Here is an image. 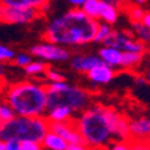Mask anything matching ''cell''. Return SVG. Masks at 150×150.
Here are the masks:
<instances>
[{
    "label": "cell",
    "instance_id": "9a60e30c",
    "mask_svg": "<svg viewBox=\"0 0 150 150\" xmlns=\"http://www.w3.org/2000/svg\"><path fill=\"white\" fill-rule=\"evenodd\" d=\"M3 7H23V8H37L43 11L49 6L50 0H0Z\"/></svg>",
    "mask_w": 150,
    "mask_h": 150
},
{
    "label": "cell",
    "instance_id": "9c48e42d",
    "mask_svg": "<svg viewBox=\"0 0 150 150\" xmlns=\"http://www.w3.org/2000/svg\"><path fill=\"white\" fill-rule=\"evenodd\" d=\"M49 130L62 137L68 143H84L80 133L77 131L73 123V119L67 122H49Z\"/></svg>",
    "mask_w": 150,
    "mask_h": 150
},
{
    "label": "cell",
    "instance_id": "7bdbcfd3",
    "mask_svg": "<svg viewBox=\"0 0 150 150\" xmlns=\"http://www.w3.org/2000/svg\"><path fill=\"white\" fill-rule=\"evenodd\" d=\"M147 145H149V147H150V138L147 139Z\"/></svg>",
    "mask_w": 150,
    "mask_h": 150
},
{
    "label": "cell",
    "instance_id": "ffe728a7",
    "mask_svg": "<svg viewBox=\"0 0 150 150\" xmlns=\"http://www.w3.org/2000/svg\"><path fill=\"white\" fill-rule=\"evenodd\" d=\"M133 35L137 39H139L145 45L150 43V28L146 27L142 22H133Z\"/></svg>",
    "mask_w": 150,
    "mask_h": 150
},
{
    "label": "cell",
    "instance_id": "277c9868",
    "mask_svg": "<svg viewBox=\"0 0 150 150\" xmlns=\"http://www.w3.org/2000/svg\"><path fill=\"white\" fill-rule=\"evenodd\" d=\"M49 131V120L45 116H22L15 115L11 120L4 122L0 127V141H34L42 142Z\"/></svg>",
    "mask_w": 150,
    "mask_h": 150
},
{
    "label": "cell",
    "instance_id": "ba28073f",
    "mask_svg": "<svg viewBox=\"0 0 150 150\" xmlns=\"http://www.w3.org/2000/svg\"><path fill=\"white\" fill-rule=\"evenodd\" d=\"M42 11L37 8L23 7H4L3 8V23L7 25H28L41 16Z\"/></svg>",
    "mask_w": 150,
    "mask_h": 150
},
{
    "label": "cell",
    "instance_id": "d6a6232c",
    "mask_svg": "<svg viewBox=\"0 0 150 150\" xmlns=\"http://www.w3.org/2000/svg\"><path fill=\"white\" fill-rule=\"evenodd\" d=\"M101 1H105V3H110L112 6H115V7L120 8V7H126L127 3H126V0H101Z\"/></svg>",
    "mask_w": 150,
    "mask_h": 150
},
{
    "label": "cell",
    "instance_id": "5b68a950",
    "mask_svg": "<svg viewBox=\"0 0 150 150\" xmlns=\"http://www.w3.org/2000/svg\"><path fill=\"white\" fill-rule=\"evenodd\" d=\"M47 91V105L46 111L56 105H65L73 111V114L84 111L92 104V93L77 85H72L65 81H52L45 84Z\"/></svg>",
    "mask_w": 150,
    "mask_h": 150
},
{
    "label": "cell",
    "instance_id": "2e32d148",
    "mask_svg": "<svg viewBox=\"0 0 150 150\" xmlns=\"http://www.w3.org/2000/svg\"><path fill=\"white\" fill-rule=\"evenodd\" d=\"M118 18H119V8L100 0V3H99V19H101L103 22L108 23V25H114V23H116Z\"/></svg>",
    "mask_w": 150,
    "mask_h": 150
},
{
    "label": "cell",
    "instance_id": "836d02e7",
    "mask_svg": "<svg viewBox=\"0 0 150 150\" xmlns=\"http://www.w3.org/2000/svg\"><path fill=\"white\" fill-rule=\"evenodd\" d=\"M141 22H142L146 27L150 28V12L149 11H145V14H143V18H142V21Z\"/></svg>",
    "mask_w": 150,
    "mask_h": 150
},
{
    "label": "cell",
    "instance_id": "1f68e13d",
    "mask_svg": "<svg viewBox=\"0 0 150 150\" xmlns=\"http://www.w3.org/2000/svg\"><path fill=\"white\" fill-rule=\"evenodd\" d=\"M6 149L7 150H19L21 149V142H18V141H6Z\"/></svg>",
    "mask_w": 150,
    "mask_h": 150
},
{
    "label": "cell",
    "instance_id": "7402d4cb",
    "mask_svg": "<svg viewBox=\"0 0 150 150\" xmlns=\"http://www.w3.org/2000/svg\"><path fill=\"white\" fill-rule=\"evenodd\" d=\"M114 31L112 28V25H108V23H99L98 25V30H96V34H95V39L93 42H99V43H103L105 39L108 38L111 33Z\"/></svg>",
    "mask_w": 150,
    "mask_h": 150
},
{
    "label": "cell",
    "instance_id": "e575fe53",
    "mask_svg": "<svg viewBox=\"0 0 150 150\" xmlns=\"http://www.w3.org/2000/svg\"><path fill=\"white\" fill-rule=\"evenodd\" d=\"M6 87H7V81L4 80V77H0V99H3Z\"/></svg>",
    "mask_w": 150,
    "mask_h": 150
},
{
    "label": "cell",
    "instance_id": "cb8c5ba5",
    "mask_svg": "<svg viewBox=\"0 0 150 150\" xmlns=\"http://www.w3.org/2000/svg\"><path fill=\"white\" fill-rule=\"evenodd\" d=\"M126 11H127V15H129L130 21H131V23L133 22H141L143 18V14H145V11L142 10V7L141 6H126Z\"/></svg>",
    "mask_w": 150,
    "mask_h": 150
},
{
    "label": "cell",
    "instance_id": "4fadbf2b",
    "mask_svg": "<svg viewBox=\"0 0 150 150\" xmlns=\"http://www.w3.org/2000/svg\"><path fill=\"white\" fill-rule=\"evenodd\" d=\"M99 57L101 58V61L104 64H107L108 67L114 68H120V61H122V52L116 47H112V46H107L104 45L99 50Z\"/></svg>",
    "mask_w": 150,
    "mask_h": 150
},
{
    "label": "cell",
    "instance_id": "ee69618b",
    "mask_svg": "<svg viewBox=\"0 0 150 150\" xmlns=\"http://www.w3.org/2000/svg\"><path fill=\"white\" fill-rule=\"evenodd\" d=\"M1 125H3V122H1V119H0V127H1Z\"/></svg>",
    "mask_w": 150,
    "mask_h": 150
},
{
    "label": "cell",
    "instance_id": "6da1fadb",
    "mask_svg": "<svg viewBox=\"0 0 150 150\" xmlns=\"http://www.w3.org/2000/svg\"><path fill=\"white\" fill-rule=\"evenodd\" d=\"M73 123L91 150H107L112 142L130 139L129 119L108 105H88Z\"/></svg>",
    "mask_w": 150,
    "mask_h": 150
},
{
    "label": "cell",
    "instance_id": "7a4b0ae2",
    "mask_svg": "<svg viewBox=\"0 0 150 150\" xmlns=\"http://www.w3.org/2000/svg\"><path fill=\"white\" fill-rule=\"evenodd\" d=\"M99 22L84 14L81 8H72L53 18L46 27L43 39L59 46H84L95 39Z\"/></svg>",
    "mask_w": 150,
    "mask_h": 150
},
{
    "label": "cell",
    "instance_id": "484cf974",
    "mask_svg": "<svg viewBox=\"0 0 150 150\" xmlns=\"http://www.w3.org/2000/svg\"><path fill=\"white\" fill-rule=\"evenodd\" d=\"M15 52L10 47H7L6 45H0V62L1 64H7L11 62L14 59Z\"/></svg>",
    "mask_w": 150,
    "mask_h": 150
},
{
    "label": "cell",
    "instance_id": "d6986e66",
    "mask_svg": "<svg viewBox=\"0 0 150 150\" xmlns=\"http://www.w3.org/2000/svg\"><path fill=\"white\" fill-rule=\"evenodd\" d=\"M47 68L49 67H47L46 61H42V59H37V61H34V59H33L31 62L28 64L27 67L23 68V69H25L26 74L34 77V79H39V76H45Z\"/></svg>",
    "mask_w": 150,
    "mask_h": 150
},
{
    "label": "cell",
    "instance_id": "d590c367",
    "mask_svg": "<svg viewBox=\"0 0 150 150\" xmlns=\"http://www.w3.org/2000/svg\"><path fill=\"white\" fill-rule=\"evenodd\" d=\"M70 6H73V8H80L85 0H67Z\"/></svg>",
    "mask_w": 150,
    "mask_h": 150
},
{
    "label": "cell",
    "instance_id": "ac0fdd59",
    "mask_svg": "<svg viewBox=\"0 0 150 150\" xmlns=\"http://www.w3.org/2000/svg\"><path fill=\"white\" fill-rule=\"evenodd\" d=\"M143 59V53L135 52H122V61H120V68L123 69H133L138 67Z\"/></svg>",
    "mask_w": 150,
    "mask_h": 150
},
{
    "label": "cell",
    "instance_id": "4316f807",
    "mask_svg": "<svg viewBox=\"0 0 150 150\" xmlns=\"http://www.w3.org/2000/svg\"><path fill=\"white\" fill-rule=\"evenodd\" d=\"M45 79L47 81H65V74H62L61 72H58V70L56 69H50V68H47V70H46L45 73Z\"/></svg>",
    "mask_w": 150,
    "mask_h": 150
},
{
    "label": "cell",
    "instance_id": "74e56055",
    "mask_svg": "<svg viewBox=\"0 0 150 150\" xmlns=\"http://www.w3.org/2000/svg\"><path fill=\"white\" fill-rule=\"evenodd\" d=\"M137 83H138V84H145V83H147V81H146V79H145V77L139 76L138 79H137Z\"/></svg>",
    "mask_w": 150,
    "mask_h": 150
},
{
    "label": "cell",
    "instance_id": "3957f363",
    "mask_svg": "<svg viewBox=\"0 0 150 150\" xmlns=\"http://www.w3.org/2000/svg\"><path fill=\"white\" fill-rule=\"evenodd\" d=\"M3 99L12 107L16 115L45 116L47 105V91L43 83L22 80L7 84Z\"/></svg>",
    "mask_w": 150,
    "mask_h": 150
},
{
    "label": "cell",
    "instance_id": "52a82bcc",
    "mask_svg": "<svg viewBox=\"0 0 150 150\" xmlns=\"http://www.w3.org/2000/svg\"><path fill=\"white\" fill-rule=\"evenodd\" d=\"M103 45L116 47L120 52H135V53H145L146 45L137 39L131 31H114L111 33L108 38L103 42Z\"/></svg>",
    "mask_w": 150,
    "mask_h": 150
},
{
    "label": "cell",
    "instance_id": "60d3db41",
    "mask_svg": "<svg viewBox=\"0 0 150 150\" xmlns=\"http://www.w3.org/2000/svg\"><path fill=\"white\" fill-rule=\"evenodd\" d=\"M145 79H146V81L150 84V69L146 72V76H145Z\"/></svg>",
    "mask_w": 150,
    "mask_h": 150
},
{
    "label": "cell",
    "instance_id": "8d00e7d4",
    "mask_svg": "<svg viewBox=\"0 0 150 150\" xmlns=\"http://www.w3.org/2000/svg\"><path fill=\"white\" fill-rule=\"evenodd\" d=\"M6 74V67H4V64L0 62V77H4Z\"/></svg>",
    "mask_w": 150,
    "mask_h": 150
},
{
    "label": "cell",
    "instance_id": "f35d334b",
    "mask_svg": "<svg viewBox=\"0 0 150 150\" xmlns=\"http://www.w3.org/2000/svg\"><path fill=\"white\" fill-rule=\"evenodd\" d=\"M3 4L0 3V23H1V19H3Z\"/></svg>",
    "mask_w": 150,
    "mask_h": 150
},
{
    "label": "cell",
    "instance_id": "b9f144b4",
    "mask_svg": "<svg viewBox=\"0 0 150 150\" xmlns=\"http://www.w3.org/2000/svg\"><path fill=\"white\" fill-rule=\"evenodd\" d=\"M0 150H7L6 149V143L1 142V141H0Z\"/></svg>",
    "mask_w": 150,
    "mask_h": 150
},
{
    "label": "cell",
    "instance_id": "603a6c76",
    "mask_svg": "<svg viewBox=\"0 0 150 150\" xmlns=\"http://www.w3.org/2000/svg\"><path fill=\"white\" fill-rule=\"evenodd\" d=\"M15 115L16 114L12 110V107L4 99H0V119H1V122L4 123V122H7V120H11Z\"/></svg>",
    "mask_w": 150,
    "mask_h": 150
},
{
    "label": "cell",
    "instance_id": "d4e9b609",
    "mask_svg": "<svg viewBox=\"0 0 150 150\" xmlns=\"http://www.w3.org/2000/svg\"><path fill=\"white\" fill-rule=\"evenodd\" d=\"M12 61H14V64L16 67L25 68L33 61V57H31V54H28V53H18V54L14 56Z\"/></svg>",
    "mask_w": 150,
    "mask_h": 150
},
{
    "label": "cell",
    "instance_id": "f546056e",
    "mask_svg": "<svg viewBox=\"0 0 150 150\" xmlns=\"http://www.w3.org/2000/svg\"><path fill=\"white\" fill-rule=\"evenodd\" d=\"M131 143L133 150H150L147 141H139V139H129Z\"/></svg>",
    "mask_w": 150,
    "mask_h": 150
},
{
    "label": "cell",
    "instance_id": "30bf717a",
    "mask_svg": "<svg viewBox=\"0 0 150 150\" xmlns=\"http://www.w3.org/2000/svg\"><path fill=\"white\" fill-rule=\"evenodd\" d=\"M85 74H87L88 80L95 85H105V84H110L114 80L116 72L114 68L108 67L107 64L103 62L98 67L92 68L91 70H88Z\"/></svg>",
    "mask_w": 150,
    "mask_h": 150
},
{
    "label": "cell",
    "instance_id": "ab89813d",
    "mask_svg": "<svg viewBox=\"0 0 150 150\" xmlns=\"http://www.w3.org/2000/svg\"><path fill=\"white\" fill-rule=\"evenodd\" d=\"M135 1V4H138V6H142V4H145L147 1V0H134Z\"/></svg>",
    "mask_w": 150,
    "mask_h": 150
},
{
    "label": "cell",
    "instance_id": "8fae6325",
    "mask_svg": "<svg viewBox=\"0 0 150 150\" xmlns=\"http://www.w3.org/2000/svg\"><path fill=\"white\" fill-rule=\"evenodd\" d=\"M130 139L147 141L150 138V116H141L129 120Z\"/></svg>",
    "mask_w": 150,
    "mask_h": 150
},
{
    "label": "cell",
    "instance_id": "8992f818",
    "mask_svg": "<svg viewBox=\"0 0 150 150\" xmlns=\"http://www.w3.org/2000/svg\"><path fill=\"white\" fill-rule=\"evenodd\" d=\"M30 54L46 62H65L70 59V56H72L65 46H59L47 41L34 45L30 49Z\"/></svg>",
    "mask_w": 150,
    "mask_h": 150
},
{
    "label": "cell",
    "instance_id": "83f0119b",
    "mask_svg": "<svg viewBox=\"0 0 150 150\" xmlns=\"http://www.w3.org/2000/svg\"><path fill=\"white\" fill-rule=\"evenodd\" d=\"M107 150H133V147L130 141H116V142H112L107 147Z\"/></svg>",
    "mask_w": 150,
    "mask_h": 150
},
{
    "label": "cell",
    "instance_id": "5bb4252c",
    "mask_svg": "<svg viewBox=\"0 0 150 150\" xmlns=\"http://www.w3.org/2000/svg\"><path fill=\"white\" fill-rule=\"evenodd\" d=\"M73 115V111L65 105H56L46 111L45 118L49 122H67V120H72Z\"/></svg>",
    "mask_w": 150,
    "mask_h": 150
},
{
    "label": "cell",
    "instance_id": "e0dca14e",
    "mask_svg": "<svg viewBox=\"0 0 150 150\" xmlns=\"http://www.w3.org/2000/svg\"><path fill=\"white\" fill-rule=\"evenodd\" d=\"M42 146L47 150H65L68 146V142L64 139L62 137H59L58 134L53 133V131H47L42 139Z\"/></svg>",
    "mask_w": 150,
    "mask_h": 150
},
{
    "label": "cell",
    "instance_id": "f1b7e54d",
    "mask_svg": "<svg viewBox=\"0 0 150 150\" xmlns=\"http://www.w3.org/2000/svg\"><path fill=\"white\" fill-rule=\"evenodd\" d=\"M19 150H43L41 142H34V141H23L21 142V149Z\"/></svg>",
    "mask_w": 150,
    "mask_h": 150
},
{
    "label": "cell",
    "instance_id": "4dcf8cb0",
    "mask_svg": "<svg viewBox=\"0 0 150 150\" xmlns=\"http://www.w3.org/2000/svg\"><path fill=\"white\" fill-rule=\"evenodd\" d=\"M65 150H91L85 143H68Z\"/></svg>",
    "mask_w": 150,
    "mask_h": 150
},
{
    "label": "cell",
    "instance_id": "7c38bea8",
    "mask_svg": "<svg viewBox=\"0 0 150 150\" xmlns=\"http://www.w3.org/2000/svg\"><path fill=\"white\" fill-rule=\"evenodd\" d=\"M100 64H103L101 58L99 56H93V54H76L70 58L72 69L81 72V73H87L88 70H91L92 68L98 67Z\"/></svg>",
    "mask_w": 150,
    "mask_h": 150
},
{
    "label": "cell",
    "instance_id": "44dd1931",
    "mask_svg": "<svg viewBox=\"0 0 150 150\" xmlns=\"http://www.w3.org/2000/svg\"><path fill=\"white\" fill-rule=\"evenodd\" d=\"M99 3H100V0H85L80 8L89 18L99 21Z\"/></svg>",
    "mask_w": 150,
    "mask_h": 150
}]
</instances>
